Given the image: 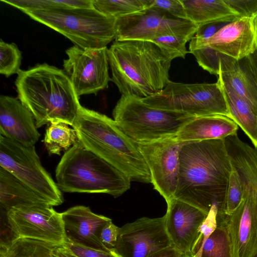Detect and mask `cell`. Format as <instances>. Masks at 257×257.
I'll return each instance as SVG.
<instances>
[{"mask_svg":"<svg viewBox=\"0 0 257 257\" xmlns=\"http://www.w3.org/2000/svg\"><path fill=\"white\" fill-rule=\"evenodd\" d=\"M165 215L143 217L120 227L114 248L119 257H149L173 246L166 228Z\"/></svg>","mask_w":257,"mask_h":257,"instance_id":"cell-14","label":"cell"},{"mask_svg":"<svg viewBox=\"0 0 257 257\" xmlns=\"http://www.w3.org/2000/svg\"><path fill=\"white\" fill-rule=\"evenodd\" d=\"M219 77L247 102L257 114V84L244 59L236 61L224 58L219 63Z\"/></svg>","mask_w":257,"mask_h":257,"instance_id":"cell-21","label":"cell"},{"mask_svg":"<svg viewBox=\"0 0 257 257\" xmlns=\"http://www.w3.org/2000/svg\"><path fill=\"white\" fill-rule=\"evenodd\" d=\"M180 253V252L173 246L159 251L149 257H178Z\"/></svg>","mask_w":257,"mask_h":257,"instance_id":"cell-40","label":"cell"},{"mask_svg":"<svg viewBox=\"0 0 257 257\" xmlns=\"http://www.w3.org/2000/svg\"><path fill=\"white\" fill-rule=\"evenodd\" d=\"M224 140L233 165L257 194V149L241 140L237 134Z\"/></svg>","mask_w":257,"mask_h":257,"instance_id":"cell-24","label":"cell"},{"mask_svg":"<svg viewBox=\"0 0 257 257\" xmlns=\"http://www.w3.org/2000/svg\"><path fill=\"white\" fill-rule=\"evenodd\" d=\"M178 257H193L191 252H180Z\"/></svg>","mask_w":257,"mask_h":257,"instance_id":"cell-42","label":"cell"},{"mask_svg":"<svg viewBox=\"0 0 257 257\" xmlns=\"http://www.w3.org/2000/svg\"><path fill=\"white\" fill-rule=\"evenodd\" d=\"M53 257H77L64 245L57 246L53 250Z\"/></svg>","mask_w":257,"mask_h":257,"instance_id":"cell-41","label":"cell"},{"mask_svg":"<svg viewBox=\"0 0 257 257\" xmlns=\"http://www.w3.org/2000/svg\"><path fill=\"white\" fill-rule=\"evenodd\" d=\"M142 99L152 107L195 117L222 115L230 118L223 90L218 81L186 84L170 80L160 92Z\"/></svg>","mask_w":257,"mask_h":257,"instance_id":"cell-9","label":"cell"},{"mask_svg":"<svg viewBox=\"0 0 257 257\" xmlns=\"http://www.w3.org/2000/svg\"><path fill=\"white\" fill-rule=\"evenodd\" d=\"M30 111L18 98L0 96V135L26 146H33L41 134Z\"/></svg>","mask_w":257,"mask_h":257,"instance_id":"cell-19","label":"cell"},{"mask_svg":"<svg viewBox=\"0 0 257 257\" xmlns=\"http://www.w3.org/2000/svg\"><path fill=\"white\" fill-rule=\"evenodd\" d=\"M184 143L176 136L137 143L149 170L154 189L167 204L174 198L178 179L179 152Z\"/></svg>","mask_w":257,"mask_h":257,"instance_id":"cell-13","label":"cell"},{"mask_svg":"<svg viewBox=\"0 0 257 257\" xmlns=\"http://www.w3.org/2000/svg\"><path fill=\"white\" fill-rule=\"evenodd\" d=\"M79 141L132 181L151 183L149 170L137 143L113 119L81 106L72 126Z\"/></svg>","mask_w":257,"mask_h":257,"instance_id":"cell-4","label":"cell"},{"mask_svg":"<svg viewBox=\"0 0 257 257\" xmlns=\"http://www.w3.org/2000/svg\"><path fill=\"white\" fill-rule=\"evenodd\" d=\"M112 116L118 127L137 143L176 137L186 123L196 117L155 108L141 98L123 95L113 108Z\"/></svg>","mask_w":257,"mask_h":257,"instance_id":"cell-7","label":"cell"},{"mask_svg":"<svg viewBox=\"0 0 257 257\" xmlns=\"http://www.w3.org/2000/svg\"><path fill=\"white\" fill-rule=\"evenodd\" d=\"M197 27L192 25L181 31L168 35L159 37L151 42L158 45L172 59L185 58L189 52L186 44L195 35Z\"/></svg>","mask_w":257,"mask_h":257,"instance_id":"cell-31","label":"cell"},{"mask_svg":"<svg viewBox=\"0 0 257 257\" xmlns=\"http://www.w3.org/2000/svg\"><path fill=\"white\" fill-rule=\"evenodd\" d=\"M174 198L208 214L222 204L232 164L224 139L185 142L179 152Z\"/></svg>","mask_w":257,"mask_h":257,"instance_id":"cell-1","label":"cell"},{"mask_svg":"<svg viewBox=\"0 0 257 257\" xmlns=\"http://www.w3.org/2000/svg\"><path fill=\"white\" fill-rule=\"evenodd\" d=\"M64 122H49L42 140L50 155H60L66 152L78 141L76 131Z\"/></svg>","mask_w":257,"mask_h":257,"instance_id":"cell-27","label":"cell"},{"mask_svg":"<svg viewBox=\"0 0 257 257\" xmlns=\"http://www.w3.org/2000/svg\"><path fill=\"white\" fill-rule=\"evenodd\" d=\"M6 216L15 237L30 238L56 246L66 237L61 213L52 206H22L11 208Z\"/></svg>","mask_w":257,"mask_h":257,"instance_id":"cell-12","label":"cell"},{"mask_svg":"<svg viewBox=\"0 0 257 257\" xmlns=\"http://www.w3.org/2000/svg\"><path fill=\"white\" fill-rule=\"evenodd\" d=\"M226 100L230 118L240 127L257 149V114L226 82L218 77Z\"/></svg>","mask_w":257,"mask_h":257,"instance_id":"cell-25","label":"cell"},{"mask_svg":"<svg viewBox=\"0 0 257 257\" xmlns=\"http://www.w3.org/2000/svg\"><path fill=\"white\" fill-rule=\"evenodd\" d=\"M256 25L257 27V15L255 16Z\"/></svg>","mask_w":257,"mask_h":257,"instance_id":"cell-43","label":"cell"},{"mask_svg":"<svg viewBox=\"0 0 257 257\" xmlns=\"http://www.w3.org/2000/svg\"><path fill=\"white\" fill-rule=\"evenodd\" d=\"M257 48L255 16L242 17L226 24L205 42H190L189 52L199 64L211 74L218 76L219 61L226 57L239 61Z\"/></svg>","mask_w":257,"mask_h":257,"instance_id":"cell-8","label":"cell"},{"mask_svg":"<svg viewBox=\"0 0 257 257\" xmlns=\"http://www.w3.org/2000/svg\"><path fill=\"white\" fill-rule=\"evenodd\" d=\"M15 83L18 98L33 114L37 128L52 122L73 126L81 105L64 70L37 64L21 70Z\"/></svg>","mask_w":257,"mask_h":257,"instance_id":"cell-3","label":"cell"},{"mask_svg":"<svg viewBox=\"0 0 257 257\" xmlns=\"http://www.w3.org/2000/svg\"><path fill=\"white\" fill-rule=\"evenodd\" d=\"M0 166L48 201L52 206L63 202L62 191L42 165L35 145H24L0 135Z\"/></svg>","mask_w":257,"mask_h":257,"instance_id":"cell-10","label":"cell"},{"mask_svg":"<svg viewBox=\"0 0 257 257\" xmlns=\"http://www.w3.org/2000/svg\"><path fill=\"white\" fill-rule=\"evenodd\" d=\"M154 0H93V8L115 19L136 14L152 7Z\"/></svg>","mask_w":257,"mask_h":257,"instance_id":"cell-29","label":"cell"},{"mask_svg":"<svg viewBox=\"0 0 257 257\" xmlns=\"http://www.w3.org/2000/svg\"><path fill=\"white\" fill-rule=\"evenodd\" d=\"M186 19L196 27L208 23L231 22L240 17L225 0H181Z\"/></svg>","mask_w":257,"mask_h":257,"instance_id":"cell-23","label":"cell"},{"mask_svg":"<svg viewBox=\"0 0 257 257\" xmlns=\"http://www.w3.org/2000/svg\"><path fill=\"white\" fill-rule=\"evenodd\" d=\"M193 257H233L232 244L225 220L217 227Z\"/></svg>","mask_w":257,"mask_h":257,"instance_id":"cell-28","label":"cell"},{"mask_svg":"<svg viewBox=\"0 0 257 257\" xmlns=\"http://www.w3.org/2000/svg\"><path fill=\"white\" fill-rule=\"evenodd\" d=\"M242 180V200L224 220L231 238L233 257H257V194Z\"/></svg>","mask_w":257,"mask_h":257,"instance_id":"cell-16","label":"cell"},{"mask_svg":"<svg viewBox=\"0 0 257 257\" xmlns=\"http://www.w3.org/2000/svg\"><path fill=\"white\" fill-rule=\"evenodd\" d=\"M108 48H82L73 46L66 50L64 71L78 97L96 94L108 87L111 81L108 68Z\"/></svg>","mask_w":257,"mask_h":257,"instance_id":"cell-11","label":"cell"},{"mask_svg":"<svg viewBox=\"0 0 257 257\" xmlns=\"http://www.w3.org/2000/svg\"><path fill=\"white\" fill-rule=\"evenodd\" d=\"M66 240L78 245L110 251L100 239L103 227L111 219L93 213L89 207L78 205L61 213Z\"/></svg>","mask_w":257,"mask_h":257,"instance_id":"cell-18","label":"cell"},{"mask_svg":"<svg viewBox=\"0 0 257 257\" xmlns=\"http://www.w3.org/2000/svg\"><path fill=\"white\" fill-rule=\"evenodd\" d=\"M194 25L187 19L151 7L140 13L116 19L115 41H152L165 35L181 31Z\"/></svg>","mask_w":257,"mask_h":257,"instance_id":"cell-15","label":"cell"},{"mask_svg":"<svg viewBox=\"0 0 257 257\" xmlns=\"http://www.w3.org/2000/svg\"><path fill=\"white\" fill-rule=\"evenodd\" d=\"M152 7L163 10L175 17L186 19L181 0H154Z\"/></svg>","mask_w":257,"mask_h":257,"instance_id":"cell-35","label":"cell"},{"mask_svg":"<svg viewBox=\"0 0 257 257\" xmlns=\"http://www.w3.org/2000/svg\"><path fill=\"white\" fill-rule=\"evenodd\" d=\"M238 128L234 120L225 115L196 117L181 128L176 137L183 142L224 139L237 134Z\"/></svg>","mask_w":257,"mask_h":257,"instance_id":"cell-20","label":"cell"},{"mask_svg":"<svg viewBox=\"0 0 257 257\" xmlns=\"http://www.w3.org/2000/svg\"><path fill=\"white\" fill-rule=\"evenodd\" d=\"M207 214L177 199L174 198L167 204L166 228L173 246L179 251L191 252Z\"/></svg>","mask_w":257,"mask_h":257,"instance_id":"cell-17","label":"cell"},{"mask_svg":"<svg viewBox=\"0 0 257 257\" xmlns=\"http://www.w3.org/2000/svg\"><path fill=\"white\" fill-rule=\"evenodd\" d=\"M243 192V181L237 170L232 164L225 197L217 216L231 215L240 204Z\"/></svg>","mask_w":257,"mask_h":257,"instance_id":"cell-32","label":"cell"},{"mask_svg":"<svg viewBox=\"0 0 257 257\" xmlns=\"http://www.w3.org/2000/svg\"><path fill=\"white\" fill-rule=\"evenodd\" d=\"M26 14L82 48L105 47L115 39L116 19L94 8L38 10Z\"/></svg>","mask_w":257,"mask_h":257,"instance_id":"cell-6","label":"cell"},{"mask_svg":"<svg viewBox=\"0 0 257 257\" xmlns=\"http://www.w3.org/2000/svg\"><path fill=\"white\" fill-rule=\"evenodd\" d=\"M22 53L15 43L0 41V73L6 77L20 71Z\"/></svg>","mask_w":257,"mask_h":257,"instance_id":"cell-33","label":"cell"},{"mask_svg":"<svg viewBox=\"0 0 257 257\" xmlns=\"http://www.w3.org/2000/svg\"><path fill=\"white\" fill-rule=\"evenodd\" d=\"M63 245L77 257H119L114 250L107 251L96 249L83 246L69 240H66Z\"/></svg>","mask_w":257,"mask_h":257,"instance_id":"cell-34","label":"cell"},{"mask_svg":"<svg viewBox=\"0 0 257 257\" xmlns=\"http://www.w3.org/2000/svg\"><path fill=\"white\" fill-rule=\"evenodd\" d=\"M107 53L111 81L121 95L148 97L160 92L170 81L172 60L152 42L115 41Z\"/></svg>","mask_w":257,"mask_h":257,"instance_id":"cell-2","label":"cell"},{"mask_svg":"<svg viewBox=\"0 0 257 257\" xmlns=\"http://www.w3.org/2000/svg\"><path fill=\"white\" fill-rule=\"evenodd\" d=\"M56 246L38 240L15 237L1 243L0 257H53Z\"/></svg>","mask_w":257,"mask_h":257,"instance_id":"cell-26","label":"cell"},{"mask_svg":"<svg viewBox=\"0 0 257 257\" xmlns=\"http://www.w3.org/2000/svg\"><path fill=\"white\" fill-rule=\"evenodd\" d=\"M26 14L38 10L93 8V0H1Z\"/></svg>","mask_w":257,"mask_h":257,"instance_id":"cell-30","label":"cell"},{"mask_svg":"<svg viewBox=\"0 0 257 257\" xmlns=\"http://www.w3.org/2000/svg\"><path fill=\"white\" fill-rule=\"evenodd\" d=\"M244 59L245 64L257 84V48Z\"/></svg>","mask_w":257,"mask_h":257,"instance_id":"cell-39","label":"cell"},{"mask_svg":"<svg viewBox=\"0 0 257 257\" xmlns=\"http://www.w3.org/2000/svg\"><path fill=\"white\" fill-rule=\"evenodd\" d=\"M120 227L114 225L112 220L106 223L102 228L100 239L107 249L114 250L119 234Z\"/></svg>","mask_w":257,"mask_h":257,"instance_id":"cell-38","label":"cell"},{"mask_svg":"<svg viewBox=\"0 0 257 257\" xmlns=\"http://www.w3.org/2000/svg\"><path fill=\"white\" fill-rule=\"evenodd\" d=\"M0 205L6 212L17 206H52L48 201L1 166Z\"/></svg>","mask_w":257,"mask_h":257,"instance_id":"cell-22","label":"cell"},{"mask_svg":"<svg viewBox=\"0 0 257 257\" xmlns=\"http://www.w3.org/2000/svg\"><path fill=\"white\" fill-rule=\"evenodd\" d=\"M227 23L225 22H216L201 25L197 28L196 33L190 42L193 43H200L205 42L214 35Z\"/></svg>","mask_w":257,"mask_h":257,"instance_id":"cell-36","label":"cell"},{"mask_svg":"<svg viewBox=\"0 0 257 257\" xmlns=\"http://www.w3.org/2000/svg\"><path fill=\"white\" fill-rule=\"evenodd\" d=\"M240 17L257 15V0H225Z\"/></svg>","mask_w":257,"mask_h":257,"instance_id":"cell-37","label":"cell"},{"mask_svg":"<svg viewBox=\"0 0 257 257\" xmlns=\"http://www.w3.org/2000/svg\"><path fill=\"white\" fill-rule=\"evenodd\" d=\"M57 185L67 193H102L118 197L131 187L124 174L79 141L65 152L55 171Z\"/></svg>","mask_w":257,"mask_h":257,"instance_id":"cell-5","label":"cell"}]
</instances>
